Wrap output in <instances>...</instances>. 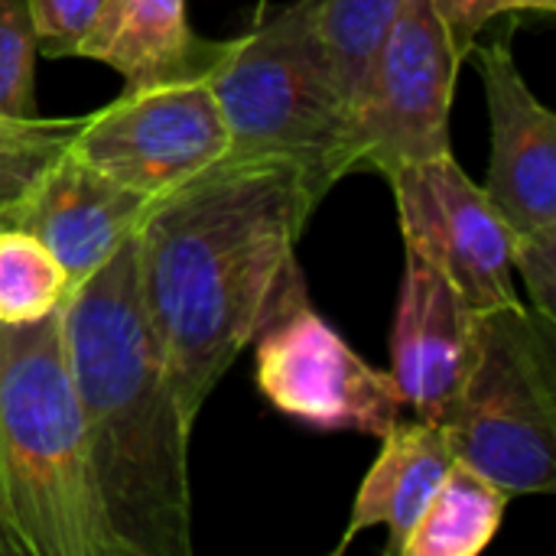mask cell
<instances>
[{
  "instance_id": "11",
  "label": "cell",
  "mask_w": 556,
  "mask_h": 556,
  "mask_svg": "<svg viewBox=\"0 0 556 556\" xmlns=\"http://www.w3.org/2000/svg\"><path fill=\"white\" fill-rule=\"evenodd\" d=\"M150 202L72 153H62L10 205L0 228H23L39 238L75 290L137 235Z\"/></svg>"
},
{
  "instance_id": "4",
  "label": "cell",
  "mask_w": 556,
  "mask_h": 556,
  "mask_svg": "<svg viewBox=\"0 0 556 556\" xmlns=\"http://www.w3.org/2000/svg\"><path fill=\"white\" fill-rule=\"evenodd\" d=\"M205 78L228 124V156L290 163L316 205L352 176V117L316 29V0L261 10L251 29L218 42Z\"/></svg>"
},
{
  "instance_id": "22",
  "label": "cell",
  "mask_w": 556,
  "mask_h": 556,
  "mask_svg": "<svg viewBox=\"0 0 556 556\" xmlns=\"http://www.w3.org/2000/svg\"><path fill=\"white\" fill-rule=\"evenodd\" d=\"M511 267L525 277L531 306L541 319L556 326V238L511 241Z\"/></svg>"
},
{
  "instance_id": "3",
  "label": "cell",
  "mask_w": 556,
  "mask_h": 556,
  "mask_svg": "<svg viewBox=\"0 0 556 556\" xmlns=\"http://www.w3.org/2000/svg\"><path fill=\"white\" fill-rule=\"evenodd\" d=\"M0 521L23 556H121L88 466L62 309L0 323Z\"/></svg>"
},
{
  "instance_id": "19",
  "label": "cell",
  "mask_w": 556,
  "mask_h": 556,
  "mask_svg": "<svg viewBox=\"0 0 556 556\" xmlns=\"http://www.w3.org/2000/svg\"><path fill=\"white\" fill-rule=\"evenodd\" d=\"M36 55L26 0H0V117H36Z\"/></svg>"
},
{
  "instance_id": "16",
  "label": "cell",
  "mask_w": 556,
  "mask_h": 556,
  "mask_svg": "<svg viewBox=\"0 0 556 556\" xmlns=\"http://www.w3.org/2000/svg\"><path fill=\"white\" fill-rule=\"evenodd\" d=\"M401 10L404 0H316V29L326 46L339 94L349 104V117Z\"/></svg>"
},
{
  "instance_id": "7",
  "label": "cell",
  "mask_w": 556,
  "mask_h": 556,
  "mask_svg": "<svg viewBox=\"0 0 556 556\" xmlns=\"http://www.w3.org/2000/svg\"><path fill=\"white\" fill-rule=\"evenodd\" d=\"M254 381L283 417L323 433L381 437L407 414L391 371L368 365L300 283L254 336Z\"/></svg>"
},
{
  "instance_id": "23",
  "label": "cell",
  "mask_w": 556,
  "mask_h": 556,
  "mask_svg": "<svg viewBox=\"0 0 556 556\" xmlns=\"http://www.w3.org/2000/svg\"><path fill=\"white\" fill-rule=\"evenodd\" d=\"M0 556H23L20 544L13 541V534L7 531V525L0 521Z\"/></svg>"
},
{
  "instance_id": "13",
  "label": "cell",
  "mask_w": 556,
  "mask_h": 556,
  "mask_svg": "<svg viewBox=\"0 0 556 556\" xmlns=\"http://www.w3.org/2000/svg\"><path fill=\"white\" fill-rule=\"evenodd\" d=\"M378 440L381 453L362 479L336 554H345L362 531L384 528V554L401 556L410 528L417 525L420 511L427 508L456 459L450 450L446 427L420 420L414 414L397 417Z\"/></svg>"
},
{
  "instance_id": "8",
  "label": "cell",
  "mask_w": 556,
  "mask_h": 556,
  "mask_svg": "<svg viewBox=\"0 0 556 556\" xmlns=\"http://www.w3.org/2000/svg\"><path fill=\"white\" fill-rule=\"evenodd\" d=\"M65 153L114 182L160 199L228 160L231 137L205 75L124 88L111 104L81 114Z\"/></svg>"
},
{
  "instance_id": "10",
  "label": "cell",
  "mask_w": 556,
  "mask_h": 556,
  "mask_svg": "<svg viewBox=\"0 0 556 556\" xmlns=\"http://www.w3.org/2000/svg\"><path fill=\"white\" fill-rule=\"evenodd\" d=\"M466 62L485 85L492 156L482 182L489 202L521 238H556V114L525 81L511 39L472 42Z\"/></svg>"
},
{
  "instance_id": "14",
  "label": "cell",
  "mask_w": 556,
  "mask_h": 556,
  "mask_svg": "<svg viewBox=\"0 0 556 556\" xmlns=\"http://www.w3.org/2000/svg\"><path fill=\"white\" fill-rule=\"evenodd\" d=\"M218 42L192 33L186 0H104L78 46V59L101 62L124 88L205 75Z\"/></svg>"
},
{
  "instance_id": "12",
  "label": "cell",
  "mask_w": 556,
  "mask_h": 556,
  "mask_svg": "<svg viewBox=\"0 0 556 556\" xmlns=\"http://www.w3.org/2000/svg\"><path fill=\"white\" fill-rule=\"evenodd\" d=\"M476 316L430 261L404 248L388 371L414 417L446 427L472 362Z\"/></svg>"
},
{
  "instance_id": "20",
  "label": "cell",
  "mask_w": 556,
  "mask_h": 556,
  "mask_svg": "<svg viewBox=\"0 0 556 556\" xmlns=\"http://www.w3.org/2000/svg\"><path fill=\"white\" fill-rule=\"evenodd\" d=\"M104 0H26L36 52L46 59H78V46L91 29Z\"/></svg>"
},
{
  "instance_id": "24",
  "label": "cell",
  "mask_w": 556,
  "mask_h": 556,
  "mask_svg": "<svg viewBox=\"0 0 556 556\" xmlns=\"http://www.w3.org/2000/svg\"><path fill=\"white\" fill-rule=\"evenodd\" d=\"M264 7H267V0H261V3H257V13H261V10H264Z\"/></svg>"
},
{
  "instance_id": "21",
  "label": "cell",
  "mask_w": 556,
  "mask_h": 556,
  "mask_svg": "<svg viewBox=\"0 0 556 556\" xmlns=\"http://www.w3.org/2000/svg\"><path fill=\"white\" fill-rule=\"evenodd\" d=\"M446 33L469 55L479 33L502 16H554L556 0H433Z\"/></svg>"
},
{
  "instance_id": "5",
  "label": "cell",
  "mask_w": 556,
  "mask_h": 556,
  "mask_svg": "<svg viewBox=\"0 0 556 556\" xmlns=\"http://www.w3.org/2000/svg\"><path fill=\"white\" fill-rule=\"evenodd\" d=\"M459 463L515 495L556 492V326L534 309L476 316L472 362L446 420Z\"/></svg>"
},
{
  "instance_id": "2",
  "label": "cell",
  "mask_w": 556,
  "mask_h": 556,
  "mask_svg": "<svg viewBox=\"0 0 556 556\" xmlns=\"http://www.w3.org/2000/svg\"><path fill=\"white\" fill-rule=\"evenodd\" d=\"M62 336L88 466L117 554L192 556V424L140 303L134 238L72 290Z\"/></svg>"
},
{
  "instance_id": "6",
  "label": "cell",
  "mask_w": 556,
  "mask_h": 556,
  "mask_svg": "<svg viewBox=\"0 0 556 556\" xmlns=\"http://www.w3.org/2000/svg\"><path fill=\"white\" fill-rule=\"evenodd\" d=\"M466 55L433 0H404L352 108V173H381L453 153L450 114Z\"/></svg>"
},
{
  "instance_id": "9",
  "label": "cell",
  "mask_w": 556,
  "mask_h": 556,
  "mask_svg": "<svg viewBox=\"0 0 556 556\" xmlns=\"http://www.w3.org/2000/svg\"><path fill=\"white\" fill-rule=\"evenodd\" d=\"M384 179L394 192L404 248L430 261L472 309L521 306L511 231L453 153L394 169Z\"/></svg>"
},
{
  "instance_id": "15",
  "label": "cell",
  "mask_w": 556,
  "mask_h": 556,
  "mask_svg": "<svg viewBox=\"0 0 556 556\" xmlns=\"http://www.w3.org/2000/svg\"><path fill=\"white\" fill-rule=\"evenodd\" d=\"M511 495L453 459L440 489L410 528L401 556H479L502 531Z\"/></svg>"
},
{
  "instance_id": "17",
  "label": "cell",
  "mask_w": 556,
  "mask_h": 556,
  "mask_svg": "<svg viewBox=\"0 0 556 556\" xmlns=\"http://www.w3.org/2000/svg\"><path fill=\"white\" fill-rule=\"evenodd\" d=\"M72 296L68 274L55 254L23 228H0V323L29 326Z\"/></svg>"
},
{
  "instance_id": "18",
  "label": "cell",
  "mask_w": 556,
  "mask_h": 556,
  "mask_svg": "<svg viewBox=\"0 0 556 556\" xmlns=\"http://www.w3.org/2000/svg\"><path fill=\"white\" fill-rule=\"evenodd\" d=\"M81 127L78 117H0V222L10 205L26 192V186L65 153L68 140Z\"/></svg>"
},
{
  "instance_id": "1",
  "label": "cell",
  "mask_w": 556,
  "mask_h": 556,
  "mask_svg": "<svg viewBox=\"0 0 556 556\" xmlns=\"http://www.w3.org/2000/svg\"><path fill=\"white\" fill-rule=\"evenodd\" d=\"M319 205L283 160L228 156L150 202L134 270L150 332L189 424L306 283L296 244Z\"/></svg>"
}]
</instances>
